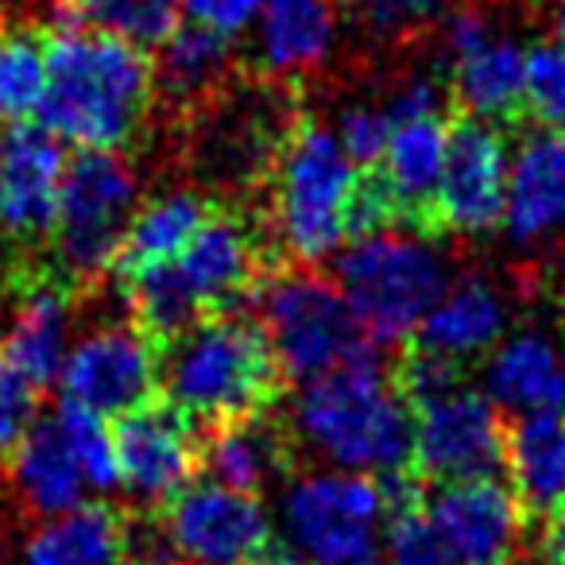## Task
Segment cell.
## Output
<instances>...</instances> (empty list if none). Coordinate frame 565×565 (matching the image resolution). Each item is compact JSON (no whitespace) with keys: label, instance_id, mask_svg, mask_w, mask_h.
Returning <instances> with one entry per match:
<instances>
[{"label":"cell","instance_id":"obj_1","mask_svg":"<svg viewBox=\"0 0 565 565\" xmlns=\"http://www.w3.org/2000/svg\"><path fill=\"white\" fill-rule=\"evenodd\" d=\"M151 120V51L94 28H47V86L35 125L78 148L125 151L143 140Z\"/></svg>","mask_w":565,"mask_h":565},{"label":"cell","instance_id":"obj_2","mask_svg":"<svg viewBox=\"0 0 565 565\" xmlns=\"http://www.w3.org/2000/svg\"><path fill=\"white\" fill-rule=\"evenodd\" d=\"M282 426L295 457L299 449H310L338 469L369 477L411 469L415 454V411L403 399L380 353L302 384Z\"/></svg>","mask_w":565,"mask_h":565},{"label":"cell","instance_id":"obj_3","mask_svg":"<svg viewBox=\"0 0 565 565\" xmlns=\"http://www.w3.org/2000/svg\"><path fill=\"white\" fill-rule=\"evenodd\" d=\"M159 392L202 430L271 415L287 395L275 349L256 310H221L159 349Z\"/></svg>","mask_w":565,"mask_h":565},{"label":"cell","instance_id":"obj_4","mask_svg":"<svg viewBox=\"0 0 565 565\" xmlns=\"http://www.w3.org/2000/svg\"><path fill=\"white\" fill-rule=\"evenodd\" d=\"M356 179L333 128L302 105L256 198L287 264H318L349 241Z\"/></svg>","mask_w":565,"mask_h":565},{"label":"cell","instance_id":"obj_5","mask_svg":"<svg viewBox=\"0 0 565 565\" xmlns=\"http://www.w3.org/2000/svg\"><path fill=\"white\" fill-rule=\"evenodd\" d=\"M449 256L426 228L387 225L353 236L333 259V282L353 307L361 330L384 345L415 338L426 310L449 287Z\"/></svg>","mask_w":565,"mask_h":565},{"label":"cell","instance_id":"obj_6","mask_svg":"<svg viewBox=\"0 0 565 565\" xmlns=\"http://www.w3.org/2000/svg\"><path fill=\"white\" fill-rule=\"evenodd\" d=\"M140 194V174L120 151L78 148V156L66 159L58 186L43 275L78 299L109 279L120 241L143 202Z\"/></svg>","mask_w":565,"mask_h":565},{"label":"cell","instance_id":"obj_7","mask_svg":"<svg viewBox=\"0 0 565 565\" xmlns=\"http://www.w3.org/2000/svg\"><path fill=\"white\" fill-rule=\"evenodd\" d=\"M252 310L267 330L287 384H310L341 364L380 353L338 282L310 264H282L267 275Z\"/></svg>","mask_w":565,"mask_h":565},{"label":"cell","instance_id":"obj_8","mask_svg":"<svg viewBox=\"0 0 565 565\" xmlns=\"http://www.w3.org/2000/svg\"><path fill=\"white\" fill-rule=\"evenodd\" d=\"M66 151L43 125L0 128V279L4 291H20L43 271Z\"/></svg>","mask_w":565,"mask_h":565},{"label":"cell","instance_id":"obj_9","mask_svg":"<svg viewBox=\"0 0 565 565\" xmlns=\"http://www.w3.org/2000/svg\"><path fill=\"white\" fill-rule=\"evenodd\" d=\"M387 500L369 472H310L282 492V546L307 565H361L380 554Z\"/></svg>","mask_w":565,"mask_h":565},{"label":"cell","instance_id":"obj_10","mask_svg":"<svg viewBox=\"0 0 565 565\" xmlns=\"http://www.w3.org/2000/svg\"><path fill=\"white\" fill-rule=\"evenodd\" d=\"M163 531L186 565H299L275 539L259 495L217 480L186 484L163 511Z\"/></svg>","mask_w":565,"mask_h":565},{"label":"cell","instance_id":"obj_11","mask_svg":"<svg viewBox=\"0 0 565 565\" xmlns=\"http://www.w3.org/2000/svg\"><path fill=\"white\" fill-rule=\"evenodd\" d=\"M117 488L148 515H159L186 484L202 477V426L163 392L113 418Z\"/></svg>","mask_w":565,"mask_h":565},{"label":"cell","instance_id":"obj_12","mask_svg":"<svg viewBox=\"0 0 565 565\" xmlns=\"http://www.w3.org/2000/svg\"><path fill=\"white\" fill-rule=\"evenodd\" d=\"M415 454L411 469L434 484L495 477L508 454L503 411L480 387L449 384L446 392L415 403Z\"/></svg>","mask_w":565,"mask_h":565},{"label":"cell","instance_id":"obj_13","mask_svg":"<svg viewBox=\"0 0 565 565\" xmlns=\"http://www.w3.org/2000/svg\"><path fill=\"white\" fill-rule=\"evenodd\" d=\"M508 159L511 148L500 125L465 117L461 125L449 128L430 228L438 225L457 236H484L500 228L503 194H508Z\"/></svg>","mask_w":565,"mask_h":565},{"label":"cell","instance_id":"obj_14","mask_svg":"<svg viewBox=\"0 0 565 565\" xmlns=\"http://www.w3.org/2000/svg\"><path fill=\"white\" fill-rule=\"evenodd\" d=\"M58 384H63L66 399L105 418H117L159 392V353L136 330L132 318L105 322L74 349H66Z\"/></svg>","mask_w":565,"mask_h":565},{"label":"cell","instance_id":"obj_15","mask_svg":"<svg viewBox=\"0 0 565 565\" xmlns=\"http://www.w3.org/2000/svg\"><path fill=\"white\" fill-rule=\"evenodd\" d=\"M423 508L461 565H511L523 550L526 511L495 477L434 484V492L423 495Z\"/></svg>","mask_w":565,"mask_h":565},{"label":"cell","instance_id":"obj_16","mask_svg":"<svg viewBox=\"0 0 565 565\" xmlns=\"http://www.w3.org/2000/svg\"><path fill=\"white\" fill-rule=\"evenodd\" d=\"M252 24V51H241V66L295 86V78L318 74L333 58L341 12L333 0H259Z\"/></svg>","mask_w":565,"mask_h":565},{"label":"cell","instance_id":"obj_17","mask_svg":"<svg viewBox=\"0 0 565 565\" xmlns=\"http://www.w3.org/2000/svg\"><path fill=\"white\" fill-rule=\"evenodd\" d=\"M500 225L519 248L565 233V128H539L511 148Z\"/></svg>","mask_w":565,"mask_h":565},{"label":"cell","instance_id":"obj_18","mask_svg":"<svg viewBox=\"0 0 565 565\" xmlns=\"http://www.w3.org/2000/svg\"><path fill=\"white\" fill-rule=\"evenodd\" d=\"M511 330V295L503 282L484 271H469L449 279L426 318L415 330V349L441 356L449 364H465L488 356L492 345Z\"/></svg>","mask_w":565,"mask_h":565},{"label":"cell","instance_id":"obj_19","mask_svg":"<svg viewBox=\"0 0 565 565\" xmlns=\"http://www.w3.org/2000/svg\"><path fill=\"white\" fill-rule=\"evenodd\" d=\"M480 392L508 415H565V341L542 326L508 330L484 356Z\"/></svg>","mask_w":565,"mask_h":565},{"label":"cell","instance_id":"obj_20","mask_svg":"<svg viewBox=\"0 0 565 565\" xmlns=\"http://www.w3.org/2000/svg\"><path fill=\"white\" fill-rule=\"evenodd\" d=\"M151 71H156V109H163L179 125L210 97H217L244 66L236 40L179 20L174 32L151 51Z\"/></svg>","mask_w":565,"mask_h":565},{"label":"cell","instance_id":"obj_21","mask_svg":"<svg viewBox=\"0 0 565 565\" xmlns=\"http://www.w3.org/2000/svg\"><path fill=\"white\" fill-rule=\"evenodd\" d=\"M9 484L24 511L40 519H55L63 511H74L86 503V472H82L78 457H74L66 434L58 430L55 415H35L28 434L17 441L9 457Z\"/></svg>","mask_w":565,"mask_h":565},{"label":"cell","instance_id":"obj_22","mask_svg":"<svg viewBox=\"0 0 565 565\" xmlns=\"http://www.w3.org/2000/svg\"><path fill=\"white\" fill-rule=\"evenodd\" d=\"M295 446L287 438V426L271 415L221 423L202 430V472L205 480H217L236 492L259 495L267 484L291 477Z\"/></svg>","mask_w":565,"mask_h":565},{"label":"cell","instance_id":"obj_23","mask_svg":"<svg viewBox=\"0 0 565 565\" xmlns=\"http://www.w3.org/2000/svg\"><path fill=\"white\" fill-rule=\"evenodd\" d=\"M74 315H78V295L63 291L55 282H32L28 291L17 295V318L0 338V353L40 392H47L63 372Z\"/></svg>","mask_w":565,"mask_h":565},{"label":"cell","instance_id":"obj_24","mask_svg":"<svg viewBox=\"0 0 565 565\" xmlns=\"http://www.w3.org/2000/svg\"><path fill=\"white\" fill-rule=\"evenodd\" d=\"M523 89L526 47L511 35H500V28L477 47L449 58V94L472 120L500 125L515 117L523 109Z\"/></svg>","mask_w":565,"mask_h":565},{"label":"cell","instance_id":"obj_25","mask_svg":"<svg viewBox=\"0 0 565 565\" xmlns=\"http://www.w3.org/2000/svg\"><path fill=\"white\" fill-rule=\"evenodd\" d=\"M128 515L113 503H78L43 519L28 539L24 565H120L128 557Z\"/></svg>","mask_w":565,"mask_h":565},{"label":"cell","instance_id":"obj_26","mask_svg":"<svg viewBox=\"0 0 565 565\" xmlns=\"http://www.w3.org/2000/svg\"><path fill=\"white\" fill-rule=\"evenodd\" d=\"M210 210L213 198L186 186L140 202V210H136L132 225H128L125 241L117 248V259L109 267V279H125V275L140 271V267L174 259L182 252V244L198 233V225H202Z\"/></svg>","mask_w":565,"mask_h":565},{"label":"cell","instance_id":"obj_27","mask_svg":"<svg viewBox=\"0 0 565 565\" xmlns=\"http://www.w3.org/2000/svg\"><path fill=\"white\" fill-rule=\"evenodd\" d=\"M503 465L519 508L550 515L565 500V415H523L508 430Z\"/></svg>","mask_w":565,"mask_h":565},{"label":"cell","instance_id":"obj_28","mask_svg":"<svg viewBox=\"0 0 565 565\" xmlns=\"http://www.w3.org/2000/svg\"><path fill=\"white\" fill-rule=\"evenodd\" d=\"M47 28H94L156 51L179 24V0H43Z\"/></svg>","mask_w":565,"mask_h":565},{"label":"cell","instance_id":"obj_29","mask_svg":"<svg viewBox=\"0 0 565 565\" xmlns=\"http://www.w3.org/2000/svg\"><path fill=\"white\" fill-rule=\"evenodd\" d=\"M47 86V28L32 17H0V128L28 125Z\"/></svg>","mask_w":565,"mask_h":565},{"label":"cell","instance_id":"obj_30","mask_svg":"<svg viewBox=\"0 0 565 565\" xmlns=\"http://www.w3.org/2000/svg\"><path fill=\"white\" fill-rule=\"evenodd\" d=\"M384 562L387 565H461L434 519L423 508V488H407V492L387 500L384 519Z\"/></svg>","mask_w":565,"mask_h":565},{"label":"cell","instance_id":"obj_31","mask_svg":"<svg viewBox=\"0 0 565 565\" xmlns=\"http://www.w3.org/2000/svg\"><path fill=\"white\" fill-rule=\"evenodd\" d=\"M465 0H345V12L369 40L403 43L418 32H430Z\"/></svg>","mask_w":565,"mask_h":565},{"label":"cell","instance_id":"obj_32","mask_svg":"<svg viewBox=\"0 0 565 565\" xmlns=\"http://www.w3.org/2000/svg\"><path fill=\"white\" fill-rule=\"evenodd\" d=\"M55 423L66 434V441H71L89 488L113 492L117 488V454H113V434L105 426V415H97V411L82 407V403L63 395L55 407Z\"/></svg>","mask_w":565,"mask_h":565},{"label":"cell","instance_id":"obj_33","mask_svg":"<svg viewBox=\"0 0 565 565\" xmlns=\"http://www.w3.org/2000/svg\"><path fill=\"white\" fill-rule=\"evenodd\" d=\"M523 105L542 128H565V47L539 43L526 51Z\"/></svg>","mask_w":565,"mask_h":565},{"label":"cell","instance_id":"obj_34","mask_svg":"<svg viewBox=\"0 0 565 565\" xmlns=\"http://www.w3.org/2000/svg\"><path fill=\"white\" fill-rule=\"evenodd\" d=\"M392 120H387L384 105H372V102H356L345 105L338 113V125H333V136L338 143L345 148V156L353 159L356 167H376L380 156L387 148V136H392Z\"/></svg>","mask_w":565,"mask_h":565},{"label":"cell","instance_id":"obj_35","mask_svg":"<svg viewBox=\"0 0 565 565\" xmlns=\"http://www.w3.org/2000/svg\"><path fill=\"white\" fill-rule=\"evenodd\" d=\"M35 415H40V387L0 353V461L17 449Z\"/></svg>","mask_w":565,"mask_h":565},{"label":"cell","instance_id":"obj_36","mask_svg":"<svg viewBox=\"0 0 565 565\" xmlns=\"http://www.w3.org/2000/svg\"><path fill=\"white\" fill-rule=\"evenodd\" d=\"M441 102H446V94H441L438 78H430V74H407V78H399L387 89V97L380 105H384L392 125H403V120L438 117Z\"/></svg>","mask_w":565,"mask_h":565},{"label":"cell","instance_id":"obj_37","mask_svg":"<svg viewBox=\"0 0 565 565\" xmlns=\"http://www.w3.org/2000/svg\"><path fill=\"white\" fill-rule=\"evenodd\" d=\"M190 24H202L228 40H241L259 12V0H179Z\"/></svg>","mask_w":565,"mask_h":565},{"label":"cell","instance_id":"obj_38","mask_svg":"<svg viewBox=\"0 0 565 565\" xmlns=\"http://www.w3.org/2000/svg\"><path fill=\"white\" fill-rule=\"evenodd\" d=\"M542 557H546V565H565V500L550 511L546 534H542Z\"/></svg>","mask_w":565,"mask_h":565},{"label":"cell","instance_id":"obj_39","mask_svg":"<svg viewBox=\"0 0 565 565\" xmlns=\"http://www.w3.org/2000/svg\"><path fill=\"white\" fill-rule=\"evenodd\" d=\"M550 28L557 47H565V0H550Z\"/></svg>","mask_w":565,"mask_h":565},{"label":"cell","instance_id":"obj_40","mask_svg":"<svg viewBox=\"0 0 565 565\" xmlns=\"http://www.w3.org/2000/svg\"><path fill=\"white\" fill-rule=\"evenodd\" d=\"M12 4H24V0H0V17H12ZM43 4V0H40Z\"/></svg>","mask_w":565,"mask_h":565},{"label":"cell","instance_id":"obj_41","mask_svg":"<svg viewBox=\"0 0 565 565\" xmlns=\"http://www.w3.org/2000/svg\"><path fill=\"white\" fill-rule=\"evenodd\" d=\"M562 338H565V302H562Z\"/></svg>","mask_w":565,"mask_h":565},{"label":"cell","instance_id":"obj_42","mask_svg":"<svg viewBox=\"0 0 565 565\" xmlns=\"http://www.w3.org/2000/svg\"><path fill=\"white\" fill-rule=\"evenodd\" d=\"M120 565H143V562H132V557H125V562H120Z\"/></svg>","mask_w":565,"mask_h":565}]
</instances>
